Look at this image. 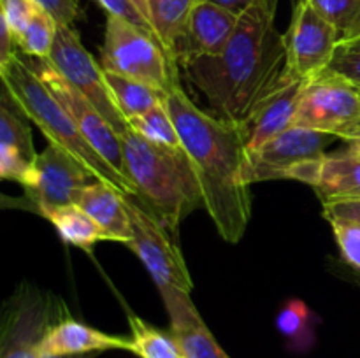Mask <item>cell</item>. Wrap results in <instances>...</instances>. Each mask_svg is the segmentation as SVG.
<instances>
[{"instance_id":"obj_1","label":"cell","mask_w":360,"mask_h":358,"mask_svg":"<svg viewBox=\"0 0 360 358\" xmlns=\"http://www.w3.org/2000/svg\"><path fill=\"white\" fill-rule=\"evenodd\" d=\"M181 65L188 83L206 97L211 114L241 125L252 119L269 95L294 79L288 72L285 35L259 6L239 16L224 53Z\"/></svg>"},{"instance_id":"obj_2","label":"cell","mask_w":360,"mask_h":358,"mask_svg":"<svg viewBox=\"0 0 360 358\" xmlns=\"http://www.w3.org/2000/svg\"><path fill=\"white\" fill-rule=\"evenodd\" d=\"M164 104L195 168L211 221L225 242L236 244L252 218V193L245 181L246 126L197 107L181 83L165 91Z\"/></svg>"},{"instance_id":"obj_3","label":"cell","mask_w":360,"mask_h":358,"mask_svg":"<svg viewBox=\"0 0 360 358\" xmlns=\"http://www.w3.org/2000/svg\"><path fill=\"white\" fill-rule=\"evenodd\" d=\"M125 175L136 199L178 237L179 223L204 207L202 190L192 160L183 147L153 144L132 130L122 135Z\"/></svg>"},{"instance_id":"obj_4","label":"cell","mask_w":360,"mask_h":358,"mask_svg":"<svg viewBox=\"0 0 360 358\" xmlns=\"http://www.w3.org/2000/svg\"><path fill=\"white\" fill-rule=\"evenodd\" d=\"M0 77H2V86L9 91L13 100L20 105L27 118L41 128L49 144H55L67 151L98 181L111 185L123 195L136 197V188L132 183L115 171L88 142L72 116L53 97L48 86L28 65L27 58L21 53H16L13 58L0 65Z\"/></svg>"},{"instance_id":"obj_5","label":"cell","mask_w":360,"mask_h":358,"mask_svg":"<svg viewBox=\"0 0 360 358\" xmlns=\"http://www.w3.org/2000/svg\"><path fill=\"white\" fill-rule=\"evenodd\" d=\"M101 67L108 72L132 77L167 91L179 83L176 62L153 32H148L120 16H108Z\"/></svg>"},{"instance_id":"obj_6","label":"cell","mask_w":360,"mask_h":358,"mask_svg":"<svg viewBox=\"0 0 360 358\" xmlns=\"http://www.w3.org/2000/svg\"><path fill=\"white\" fill-rule=\"evenodd\" d=\"M69 309L58 295L21 281L9 295L0 316V358H42L46 333Z\"/></svg>"},{"instance_id":"obj_7","label":"cell","mask_w":360,"mask_h":358,"mask_svg":"<svg viewBox=\"0 0 360 358\" xmlns=\"http://www.w3.org/2000/svg\"><path fill=\"white\" fill-rule=\"evenodd\" d=\"M125 207L134 234L132 241L127 246L144 263L158 290L178 288L190 293L193 290V281L178 246V237L171 234L134 195H125Z\"/></svg>"},{"instance_id":"obj_8","label":"cell","mask_w":360,"mask_h":358,"mask_svg":"<svg viewBox=\"0 0 360 358\" xmlns=\"http://www.w3.org/2000/svg\"><path fill=\"white\" fill-rule=\"evenodd\" d=\"M46 60L95 105L120 137L129 132V121L123 118L112 98L105 83L104 69L98 67L94 56L84 48L76 28L70 25H58L55 44Z\"/></svg>"},{"instance_id":"obj_9","label":"cell","mask_w":360,"mask_h":358,"mask_svg":"<svg viewBox=\"0 0 360 358\" xmlns=\"http://www.w3.org/2000/svg\"><path fill=\"white\" fill-rule=\"evenodd\" d=\"M360 121V88L323 70L306 83L294 126L343 137Z\"/></svg>"},{"instance_id":"obj_10","label":"cell","mask_w":360,"mask_h":358,"mask_svg":"<svg viewBox=\"0 0 360 358\" xmlns=\"http://www.w3.org/2000/svg\"><path fill=\"white\" fill-rule=\"evenodd\" d=\"M25 56V55H23ZM28 65L35 70L42 83L48 86L53 97L67 109L76 125L86 137L88 142L97 150V153L111 165L115 171L125 175V165H123V147L122 137L116 133V130L109 125L108 119L95 109V105L77 90L76 86L69 83L51 63L46 58H30L25 56ZM127 178V175H125ZM137 195V192H136Z\"/></svg>"},{"instance_id":"obj_11","label":"cell","mask_w":360,"mask_h":358,"mask_svg":"<svg viewBox=\"0 0 360 358\" xmlns=\"http://www.w3.org/2000/svg\"><path fill=\"white\" fill-rule=\"evenodd\" d=\"M285 35L288 72L295 79L320 76L333 62L340 34L308 0H297Z\"/></svg>"},{"instance_id":"obj_12","label":"cell","mask_w":360,"mask_h":358,"mask_svg":"<svg viewBox=\"0 0 360 358\" xmlns=\"http://www.w3.org/2000/svg\"><path fill=\"white\" fill-rule=\"evenodd\" d=\"M94 181L98 179L76 158L62 147L48 144L46 150L37 154L30 175L21 186L25 195L44 216L55 207L76 204L83 188Z\"/></svg>"},{"instance_id":"obj_13","label":"cell","mask_w":360,"mask_h":358,"mask_svg":"<svg viewBox=\"0 0 360 358\" xmlns=\"http://www.w3.org/2000/svg\"><path fill=\"white\" fill-rule=\"evenodd\" d=\"M340 137L319 130L292 126L246 157L245 181L255 183L287 179L288 174L306 161L323 157L326 150Z\"/></svg>"},{"instance_id":"obj_14","label":"cell","mask_w":360,"mask_h":358,"mask_svg":"<svg viewBox=\"0 0 360 358\" xmlns=\"http://www.w3.org/2000/svg\"><path fill=\"white\" fill-rule=\"evenodd\" d=\"M239 14L210 2H197L186 20L181 37L172 48L176 63L224 53L238 27Z\"/></svg>"},{"instance_id":"obj_15","label":"cell","mask_w":360,"mask_h":358,"mask_svg":"<svg viewBox=\"0 0 360 358\" xmlns=\"http://www.w3.org/2000/svg\"><path fill=\"white\" fill-rule=\"evenodd\" d=\"M287 179L311 186L322 200L357 199L360 197V154L350 150L326 153L295 167Z\"/></svg>"},{"instance_id":"obj_16","label":"cell","mask_w":360,"mask_h":358,"mask_svg":"<svg viewBox=\"0 0 360 358\" xmlns=\"http://www.w3.org/2000/svg\"><path fill=\"white\" fill-rule=\"evenodd\" d=\"M162 300L171 321V333L186 358H231L218 344L190 293L178 288H162Z\"/></svg>"},{"instance_id":"obj_17","label":"cell","mask_w":360,"mask_h":358,"mask_svg":"<svg viewBox=\"0 0 360 358\" xmlns=\"http://www.w3.org/2000/svg\"><path fill=\"white\" fill-rule=\"evenodd\" d=\"M308 81L290 79L266 98L246 123V151L252 153L294 126L299 102Z\"/></svg>"},{"instance_id":"obj_18","label":"cell","mask_w":360,"mask_h":358,"mask_svg":"<svg viewBox=\"0 0 360 358\" xmlns=\"http://www.w3.org/2000/svg\"><path fill=\"white\" fill-rule=\"evenodd\" d=\"M111 350L132 351V340L102 332L86 323L77 321L72 316H67L53 325L41 344L42 357L102 353Z\"/></svg>"},{"instance_id":"obj_19","label":"cell","mask_w":360,"mask_h":358,"mask_svg":"<svg viewBox=\"0 0 360 358\" xmlns=\"http://www.w3.org/2000/svg\"><path fill=\"white\" fill-rule=\"evenodd\" d=\"M76 204L97 221L98 227L108 234L109 241L123 244L132 241V223L127 213L125 195L111 185L94 181L83 188Z\"/></svg>"},{"instance_id":"obj_20","label":"cell","mask_w":360,"mask_h":358,"mask_svg":"<svg viewBox=\"0 0 360 358\" xmlns=\"http://www.w3.org/2000/svg\"><path fill=\"white\" fill-rule=\"evenodd\" d=\"M44 218L55 227L56 234L65 244L76 246L84 251H91L98 241H109L108 234L98 227L97 221L77 204L55 207L48 211Z\"/></svg>"},{"instance_id":"obj_21","label":"cell","mask_w":360,"mask_h":358,"mask_svg":"<svg viewBox=\"0 0 360 358\" xmlns=\"http://www.w3.org/2000/svg\"><path fill=\"white\" fill-rule=\"evenodd\" d=\"M104 76L105 83H108L109 90L112 93V98H115L120 112H122L127 121L137 118V116L146 114L148 111H151V109L164 102L165 91L158 90L151 84L136 81L132 77L120 76V74L115 72H108V70H104Z\"/></svg>"},{"instance_id":"obj_22","label":"cell","mask_w":360,"mask_h":358,"mask_svg":"<svg viewBox=\"0 0 360 358\" xmlns=\"http://www.w3.org/2000/svg\"><path fill=\"white\" fill-rule=\"evenodd\" d=\"M0 150L16 151L30 161H35L39 154L35 153L27 114L13 100L6 88L2 90L0 102Z\"/></svg>"},{"instance_id":"obj_23","label":"cell","mask_w":360,"mask_h":358,"mask_svg":"<svg viewBox=\"0 0 360 358\" xmlns=\"http://www.w3.org/2000/svg\"><path fill=\"white\" fill-rule=\"evenodd\" d=\"M195 4L197 0H148L150 23L169 55L181 37L186 20Z\"/></svg>"},{"instance_id":"obj_24","label":"cell","mask_w":360,"mask_h":358,"mask_svg":"<svg viewBox=\"0 0 360 358\" xmlns=\"http://www.w3.org/2000/svg\"><path fill=\"white\" fill-rule=\"evenodd\" d=\"M132 353L139 358H186L171 332L150 325L139 316L129 314Z\"/></svg>"},{"instance_id":"obj_25","label":"cell","mask_w":360,"mask_h":358,"mask_svg":"<svg viewBox=\"0 0 360 358\" xmlns=\"http://www.w3.org/2000/svg\"><path fill=\"white\" fill-rule=\"evenodd\" d=\"M56 30H58V23L55 18L42 7L35 6L28 23L16 35L18 51L30 58H48L55 44Z\"/></svg>"},{"instance_id":"obj_26","label":"cell","mask_w":360,"mask_h":358,"mask_svg":"<svg viewBox=\"0 0 360 358\" xmlns=\"http://www.w3.org/2000/svg\"><path fill=\"white\" fill-rule=\"evenodd\" d=\"M129 126L134 133L144 137V139L153 144L169 147H183L178 128L174 125V119H172L171 112L167 111L164 102L151 109V111H148L146 114L129 119Z\"/></svg>"},{"instance_id":"obj_27","label":"cell","mask_w":360,"mask_h":358,"mask_svg":"<svg viewBox=\"0 0 360 358\" xmlns=\"http://www.w3.org/2000/svg\"><path fill=\"white\" fill-rule=\"evenodd\" d=\"M340 34V44L360 41V0H308Z\"/></svg>"},{"instance_id":"obj_28","label":"cell","mask_w":360,"mask_h":358,"mask_svg":"<svg viewBox=\"0 0 360 358\" xmlns=\"http://www.w3.org/2000/svg\"><path fill=\"white\" fill-rule=\"evenodd\" d=\"M340 246L341 258L350 269L360 270V225L348 220H329Z\"/></svg>"},{"instance_id":"obj_29","label":"cell","mask_w":360,"mask_h":358,"mask_svg":"<svg viewBox=\"0 0 360 358\" xmlns=\"http://www.w3.org/2000/svg\"><path fill=\"white\" fill-rule=\"evenodd\" d=\"M309 309L302 300H290L281 307L276 318V326L288 339L299 340L309 332Z\"/></svg>"},{"instance_id":"obj_30","label":"cell","mask_w":360,"mask_h":358,"mask_svg":"<svg viewBox=\"0 0 360 358\" xmlns=\"http://www.w3.org/2000/svg\"><path fill=\"white\" fill-rule=\"evenodd\" d=\"M327 70L360 88V41L340 44Z\"/></svg>"},{"instance_id":"obj_31","label":"cell","mask_w":360,"mask_h":358,"mask_svg":"<svg viewBox=\"0 0 360 358\" xmlns=\"http://www.w3.org/2000/svg\"><path fill=\"white\" fill-rule=\"evenodd\" d=\"M35 6L37 4L34 0H0V11H2V16L0 18L6 21L7 27L14 34V37L28 23V20L34 14Z\"/></svg>"},{"instance_id":"obj_32","label":"cell","mask_w":360,"mask_h":358,"mask_svg":"<svg viewBox=\"0 0 360 358\" xmlns=\"http://www.w3.org/2000/svg\"><path fill=\"white\" fill-rule=\"evenodd\" d=\"M322 214L329 220H348L360 225V197L357 199H326L322 200Z\"/></svg>"},{"instance_id":"obj_33","label":"cell","mask_w":360,"mask_h":358,"mask_svg":"<svg viewBox=\"0 0 360 358\" xmlns=\"http://www.w3.org/2000/svg\"><path fill=\"white\" fill-rule=\"evenodd\" d=\"M95 2L108 13V16H120L130 23L137 25V27L144 28V30L153 32L150 21L137 11V7L130 0H95Z\"/></svg>"},{"instance_id":"obj_34","label":"cell","mask_w":360,"mask_h":358,"mask_svg":"<svg viewBox=\"0 0 360 358\" xmlns=\"http://www.w3.org/2000/svg\"><path fill=\"white\" fill-rule=\"evenodd\" d=\"M39 7L48 11L58 25H70L81 18L79 0H34Z\"/></svg>"},{"instance_id":"obj_35","label":"cell","mask_w":360,"mask_h":358,"mask_svg":"<svg viewBox=\"0 0 360 358\" xmlns=\"http://www.w3.org/2000/svg\"><path fill=\"white\" fill-rule=\"evenodd\" d=\"M197 2H210L214 6H220L224 9L231 11V13L239 14L241 16L245 11H248L250 7L255 6V0H197Z\"/></svg>"},{"instance_id":"obj_36","label":"cell","mask_w":360,"mask_h":358,"mask_svg":"<svg viewBox=\"0 0 360 358\" xmlns=\"http://www.w3.org/2000/svg\"><path fill=\"white\" fill-rule=\"evenodd\" d=\"M278 2L280 0H255V6H259L264 13L269 14L271 18L276 16V9H278Z\"/></svg>"},{"instance_id":"obj_37","label":"cell","mask_w":360,"mask_h":358,"mask_svg":"<svg viewBox=\"0 0 360 358\" xmlns=\"http://www.w3.org/2000/svg\"><path fill=\"white\" fill-rule=\"evenodd\" d=\"M340 274H341V276L347 277L348 281H352V283H354V284H357V286H360V270H354V269H350V267H348L347 272L340 270Z\"/></svg>"},{"instance_id":"obj_38","label":"cell","mask_w":360,"mask_h":358,"mask_svg":"<svg viewBox=\"0 0 360 358\" xmlns=\"http://www.w3.org/2000/svg\"><path fill=\"white\" fill-rule=\"evenodd\" d=\"M130 2L134 4V6L137 7V11H139L141 14H143L144 18H146L148 21H150V11H148V0H130ZM151 25V23H150ZM155 32V30H153Z\"/></svg>"},{"instance_id":"obj_39","label":"cell","mask_w":360,"mask_h":358,"mask_svg":"<svg viewBox=\"0 0 360 358\" xmlns=\"http://www.w3.org/2000/svg\"><path fill=\"white\" fill-rule=\"evenodd\" d=\"M354 137H360V121L355 123V125L352 126L350 130H347V132L343 133V137H341V139L347 140V139H354Z\"/></svg>"},{"instance_id":"obj_40","label":"cell","mask_w":360,"mask_h":358,"mask_svg":"<svg viewBox=\"0 0 360 358\" xmlns=\"http://www.w3.org/2000/svg\"><path fill=\"white\" fill-rule=\"evenodd\" d=\"M348 146L347 150L354 151V153H359L360 154V137H354V139H347Z\"/></svg>"},{"instance_id":"obj_41","label":"cell","mask_w":360,"mask_h":358,"mask_svg":"<svg viewBox=\"0 0 360 358\" xmlns=\"http://www.w3.org/2000/svg\"><path fill=\"white\" fill-rule=\"evenodd\" d=\"M98 353H88V354H63V357H42V358H95Z\"/></svg>"}]
</instances>
